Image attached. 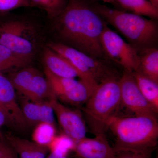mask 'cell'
Returning <instances> with one entry per match:
<instances>
[{
  "label": "cell",
  "mask_w": 158,
  "mask_h": 158,
  "mask_svg": "<svg viewBox=\"0 0 158 158\" xmlns=\"http://www.w3.org/2000/svg\"><path fill=\"white\" fill-rule=\"evenodd\" d=\"M33 6L31 0H0V15L19 8Z\"/></svg>",
  "instance_id": "cell-25"
},
{
  "label": "cell",
  "mask_w": 158,
  "mask_h": 158,
  "mask_svg": "<svg viewBox=\"0 0 158 158\" xmlns=\"http://www.w3.org/2000/svg\"><path fill=\"white\" fill-rule=\"evenodd\" d=\"M19 105L29 126H35L43 122L55 124V113L49 101L32 102L24 98Z\"/></svg>",
  "instance_id": "cell-13"
},
{
  "label": "cell",
  "mask_w": 158,
  "mask_h": 158,
  "mask_svg": "<svg viewBox=\"0 0 158 158\" xmlns=\"http://www.w3.org/2000/svg\"><path fill=\"white\" fill-rule=\"evenodd\" d=\"M69 0H31L33 6L44 10L51 19H55L63 11Z\"/></svg>",
  "instance_id": "cell-24"
},
{
  "label": "cell",
  "mask_w": 158,
  "mask_h": 158,
  "mask_svg": "<svg viewBox=\"0 0 158 158\" xmlns=\"http://www.w3.org/2000/svg\"><path fill=\"white\" fill-rule=\"evenodd\" d=\"M37 71L38 70L36 69L27 66L9 73L7 77L15 91L25 97L34 77Z\"/></svg>",
  "instance_id": "cell-18"
},
{
  "label": "cell",
  "mask_w": 158,
  "mask_h": 158,
  "mask_svg": "<svg viewBox=\"0 0 158 158\" xmlns=\"http://www.w3.org/2000/svg\"><path fill=\"white\" fill-rule=\"evenodd\" d=\"M138 88L150 104L158 111V83L137 72H132Z\"/></svg>",
  "instance_id": "cell-19"
},
{
  "label": "cell",
  "mask_w": 158,
  "mask_h": 158,
  "mask_svg": "<svg viewBox=\"0 0 158 158\" xmlns=\"http://www.w3.org/2000/svg\"><path fill=\"white\" fill-rule=\"evenodd\" d=\"M48 101L63 134L75 142L86 137L87 127L81 112L68 107L55 96Z\"/></svg>",
  "instance_id": "cell-10"
},
{
  "label": "cell",
  "mask_w": 158,
  "mask_h": 158,
  "mask_svg": "<svg viewBox=\"0 0 158 158\" xmlns=\"http://www.w3.org/2000/svg\"><path fill=\"white\" fill-rule=\"evenodd\" d=\"M107 129L115 136L114 148L116 153L122 151L153 152L158 139L157 117L115 115L108 122Z\"/></svg>",
  "instance_id": "cell-2"
},
{
  "label": "cell",
  "mask_w": 158,
  "mask_h": 158,
  "mask_svg": "<svg viewBox=\"0 0 158 158\" xmlns=\"http://www.w3.org/2000/svg\"><path fill=\"white\" fill-rule=\"evenodd\" d=\"M152 152H135L122 151L116 153V158H151Z\"/></svg>",
  "instance_id": "cell-26"
},
{
  "label": "cell",
  "mask_w": 158,
  "mask_h": 158,
  "mask_svg": "<svg viewBox=\"0 0 158 158\" xmlns=\"http://www.w3.org/2000/svg\"><path fill=\"white\" fill-rule=\"evenodd\" d=\"M105 3H110V4H114L116 2V0H99Z\"/></svg>",
  "instance_id": "cell-31"
},
{
  "label": "cell",
  "mask_w": 158,
  "mask_h": 158,
  "mask_svg": "<svg viewBox=\"0 0 158 158\" xmlns=\"http://www.w3.org/2000/svg\"><path fill=\"white\" fill-rule=\"evenodd\" d=\"M141 51L136 72L158 83V49L153 47Z\"/></svg>",
  "instance_id": "cell-16"
},
{
  "label": "cell",
  "mask_w": 158,
  "mask_h": 158,
  "mask_svg": "<svg viewBox=\"0 0 158 158\" xmlns=\"http://www.w3.org/2000/svg\"><path fill=\"white\" fill-rule=\"evenodd\" d=\"M55 19L61 43L95 59L103 56L101 39L106 25L91 6L80 0H69Z\"/></svg>",
  "instance_id": "cell-1"
},
{
  "label": "cell",
  "mask_w": 158,
  "mask_h": 158,
  "mask_svg": "<svg viewBox=\"0 0 158 158\" xmlns=\"http://www.w3.org/2000/svg\"><path fill=\"white\" fill-rule=\"evenodd\" d=\"M96 13L106 21L130 42L141 51L153 48L158 38V25L154 19L141 15L112 9L97 4L91 6Z\"/></svg>",
  "instance_id": "cell-3"
},
{
  "label": "cell",
  "mask_w": 158,
  "mask_h": 158,
  "mask_svg": "<svg viewBox=\"0 0 158 158\" xmlns=\"http://www.w3.org/2000/svg\"><path fill=\"white\" fill-rule=\"evenodd\" d=\"M8 124V118L5 111L2 108L0 107V140L3 141V138L1 133V128L5 124Z\"/></svg>",
  "instance_id": "cell-28"
},
{
  "label": "cell",
  "mask_w": 158,
  "mask_h": 158,
  "mask_svg": "<svg viewBox=\"0 0 158 158\" xmlns=\"http://www.w3.org/2000/svg\"><path fill=\"white\" fill-rule=\"evenodd\" d=\"M73 152L81 158H116V152L110 145L106 134L85 137L75 143Z\"/></svg>",
  "instance_id": "cell-12"
},
{
  "label": "cell",
  "mask_w": 158,
  "mask_h": 158,
  "mask_svg": "<svg viewBox=\"0 0 158 158\" xmlns=\"http://www.w3.org/2000/svg\"><path fill=\"white\" fill-rule=\"evenodd\" d=\"M46 158H69V157L68 156H58L55 155L50 153L49 154L48 156H47Z\"/></svg>",
  "instance_id": "cell-29"
},
{
  "label": "cell",
  "mask_w": 158,
  "mask_h": 158,
  "mask_svg": "<svg viewBox=\"0 0 158 158\" xmlns=\"http://www.w3.org/2000/svg\"><path fill=\"white\" fill-rule=\"evenodd\" d=\"M56 134L55 124L41 123L35 126L32 133V141L41 146L48 147L56 135Z\"/></svg>",
  "instance_id": "cell-21"
},
{
  "label": "cell",
  "mask_w": 158,
  "mask_h": 158,
  "mask_svg": "<svg viewBox=\"0 0 158 158\" xmlns=\"http://www.w3.org/2000/svg\"><path fill=\"white\" fill-rule=\"evenodd\" d=\"M101 41L104 53L124 70L130 72L138 71L139 62L138 50L125 42L107 25L102 33Z\"/></svg>",
  "instance_id": "cell-7"
},
{
  "label": "cell",
  "mask_w": 158,
  "mask_h": 158,
  "mask_svg": "<svg viewBox=\"0 0 158 158\" xmlns=\"http://www.w3.org/2000/svg\"><path fill=\"white\" fill-rule=\"evenodd\" d=\"M47 79L38 70L35 75L25 98L32 102L48 101L53 97Z\"/></svg>",
  "instance_id": "cell-17"
},
{
  "label": "cell",
  "mask_w": 158,
  "mask_h": 158,
  "mask_svg": "<svg viewBox=\"0 0 158 158\" xmlns=\"http://www.w3.org/2000/svg\"><path fill=\"white\" fill-rule=\"evenodd\" d=\"M17 155L8 144L0 149V158H18Z\"/></svg>",
  "instance_id": "cell-27"
},
{
  "label": "cell",
  "mask_w": 158,
  "mask_h": 158,
  "mask_svg": "<svg viewBox=\"0 0 158 158\" xmlns=\"http://www.w3.org/2000/svg\"><path fill=\"white\" fill-rule=\"evenodd\" d=\"M5 145H6V144L3 141L0 140V149L3 148L5 146Z\"/></svg>",
  "instance_id": "cell-32"
},
{
  "label": "cell",
  "mask_w": 158,
  "mask_h": 158,
  "mask_svg": "<svg viewBox=\"0 0 158 158\" xmlns=\"http://www.w3.org/2000/svg\"><path fill=\"white\" fill-rule=\"evenodd\" d=\"M45 68L56 76L75 79L77 72L67 59L55 51L47 48L43 54Z\"/></svg>",
  "instance_id": "cell-14"
},
{
  "label": "cell",
  "mask_w": 158,
  "mask_h": 158,
  "mask_svg": "<svg viewBox=\"0 0 158 158\" xmlns=\"http://www.w3.org/2000/svg\"><path fill=\"white\" fill-rule=\"evenodd\" d=\"M154 7L158 9V0H148Z\"/></svg>",
  "instance_id": "cell-30"
},
{
  "label": "cell",
  "mask_w": 158,
  "mask_h": 158,
  "mask_svg": "<svg viewBox=\"0 0 158 158\" xmlns=\"http://www.w3.org/2000/svg\"><path fill=\"white\" fill-rule=\"evenodd\" d=\"M123 9L131 13L147 16L156 19L158 17V9L153 6L148 0H116Z\"/></svg>",
  "instance_id": "cell-20"
},
{
  "label": "cell",
  "mask_w": 158,
  "mask_h": 158,
  "mask_svg": "<svg viewBox=\"0 0 158 158\" xmlns=\"http://www.w3.org/2000/svg\"><path fill=\"white\" fill-rule=\"evenodd\" d=\"M37 34L31 24L20 20L0 23V44L29 65L36 53Z\"/></svg>",
  "instance_id": "cell-6"
},
{
  "label": "cell",
  "mask_w": 158,
  "mask_h": 158,
  "mask_svg": "<svg viewBox=\"0 0 158 158\" xmlns=\"http://www.w3.org/2000/svg\"><path fill=\"white\" fill-rule=\"evenodd\" d=\"M0 107L7 115L8 124L21 130L29 126L18 102L16 91L9 78L3 73H0Z\"/></svg>",
  "instance_id": "cell-11"
},
{
  "label": "cell",
  "mask_w": 158,
  "mask_h": 158,
  "mask_svg": "<svg viewBox=\"0 0 158 158\" xmlns=\"http://www.w3.org/2000/svg\"><path fill=\"white\" fill-rule=\"evenodd\" d=\"M6 139L20 158H46L49 152L48 147L12 135H6Z\"/></svg>",
  "instance_id": "cell-15"
},
{
  "label": "cell",
  "mask_w": 158,
  "mask_h": 158,
  "mask_svg": "<svg viewBox=\"0 0 158 158\" xmlns=\"http://www.w3.org/2000/svg\"><path fill=\"white\" fill-rule=\"evenodd\" d=\"M75 158H81L77 156H76Z\"/></svg>",
  "instance_id": "cell-33"
},
{
  "label": "cell",
  "mask_w": 158,
  "mask_h": 158,
  "mask_svg": "<svg viewBox=\"0 0 158 158\" xmlns=\"http://www.w3.org/2000/svg\"><path fill=\"white\" fill-rule=\"evenodd\" d=\"M29 66L6 47L0 44V73Z\"/></svg>",
  "instance_id": "cell-23"
},
{
  "label": "cell",
  "mask_w": 158,
  "mask_h": 158,
  "mask_svg": "<svg viewBox=\"0 0 158 158\" xmlns=\"http://www.w3.org/2000/svg\"><path fill=\"white\" fill-rule=\"evenodd\" d=\"M119 79L113 77L100 83L82 108L94 136L106 134L109 120L120 106Z\"/></svg>",
  "instance_id": "cell-4"
},
{
  "label": "cell",
  "mask_w": 158,
  "mask_h": 158,
  "mask_svg": "<svg viewBox=\"0 0 158 158\" xmlns=\"http://www.w3.org/2000/svg\"><path fill=\"white\" fill-rule=\"evenodd\" d=\"M75 142L65 134L56 135L48 146L49 152L60 157L68 156L69 153L73 152Z\"/></svg>",
  "instance_id": "cell-22"
},
{
  "label": "cell",
  "mask_w": 158,
  "mask_h": 158,
  "mask_svg": "<svg viewBox=\"0 0 158 158\" xmlns=\"http://www.w3.org/2000/svg\"><path fill=\"white\" fill-rule=\"evenodd\" d=\"M47 47L67 59L77 72L80 80L92 88L95 89L106 79L116 77L113 71L99 59L61 43H50Z\"/></svg>",
  "instance_id": "cell-5"
},
{
  "label": "cell",
  "mask_w": 158,
  "mask_h": 158,
  "mask_svg": "<svg viewBox=\"0 0 158 158\" xmlns=\"http://www.w3.org/2000/svg\"><path fill=\"white\" fill-rule=\"evenodd\" d=\"M120 106H123L135 116L157 117L158 111L144 98L138 88L132 72L124 70L119 79Z\"/></svg>",
  "instance_id": "cell-9"
},
{
  "label": "cell",
  "mask_w": 158,
  "mask_h": 158,
  "mask_svg": "<svg viewBox=\"0 0 158 158\" xmlns=\"http://www.w3.org/2000/svg\"><path fill=\"white\" fill-rule=\"evenodd\" d=\"M44 72L54 96L59 101L83 106L95 90L81 80L56 76L45 68Z\"/></svg>",
  "instance_id": "cell-8"
}]
</instances>
